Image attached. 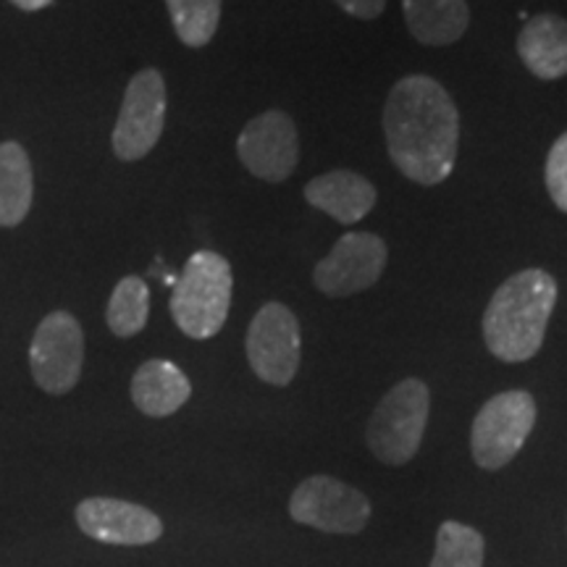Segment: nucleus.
<instances>
[{
  "instance_id": "1a4fd4ad",
  "label": "nucleus",
  "mask_w": 567,
  "mask_h": 567,
  "mask_svg": "<svg viewBox=\"0 0 567 567\" xmlns=\"http://www.w3.org/2000/svg\"><path fill=\"white\" fill-rule=\"evenodd\" d=\"M289 515L300 526L323 534H360L371 517V502L363 492L331 476H310L295 488Z\"/></svg>"
},
{
  "instance_id": "f8f14e48",
  "label": "nucleus",
  "mask_w": 567,
  "mask_h": 567,
  "mask_svg": "<svg viewBox=\"0 0 567 567\" xmlns=\"http://www.w3.org/2000/svg\"><path fill=\"white\" fill-rule=\"evenodd\" d=\"M74 515L84 536L113 547H145L163 536L161 517L137 502L90 496L76 505Z\"/></svg>"
},
{
  "instance_id": "dca6fc26",
  "label": "nucleus",
  "mask_w": 567,
  "mask_h": 567,
  "mask_svg": "<svg viewBox=\"0 0 567 567\" xmlns=\"http://www.w3.org/2000/svg\"><path fill=\"white\" fill-rule=\"evenodd\" d=\"M408 30L423 45H452L467 32L465 0H402Z\"/></svg>"
},
{
  "instance_id": "4468645a",
  "label": "nucleus",
  "mask_w": 567,
  "mask_h": 567,
  "mask_svg": "<svg viewBox=\"0 0 567 567\" xmlns=\"http://www.w3.org/2000/svg\"><path fill=\"white\" fill-rule=\"evenodd\" d=\"M193 384L172 360H147L132 379V400L140 413L151 417H168L187 405Z\"/></svg>"
},
{
  "instance_id": "aec40b11",
  "label": "nucleus",
  "mask_w": 567,
  "mask_h": 567,
  "mask_svg": "<svg viewBox=\"0 0 567 567\" xmlns=\"http://www.w3.org/2000/svg\"><path fill=\"white\" fill-rule=\"evenodd\" d=\"M166 6L184 45H208L221 21V0H166Z\"/></svg>"
},
{
  "instance_id": "5701e85b",
  "label": "nucleus",
  "mask_w": 567,
  "mask_h": 567,
  "mask_svg": "<svg viewBox=\"0 0 567 567\" xmlns=\"http://www.w3.org/2000/svg\"><path fill=\"white\" fill-rule=\"evenodd\" d=\"M13 6L21 11H42L53 3V0H11Z\"/></svg>"
},
{
  "instance_id": "ddd939ff",
  "label": "nucleus",
  "mask_w": 567,
  "mask_h": 567,
  "mask_svg": "<svg viewBox=\"0 0 567 567\" xmlns=\"http://www.w3.org/2000/svg\"><path fill=\"white\" fill-rule=\"evenodd\" d=\"M375 197L379 193H375L373 184L365 176L347 172V168L321 174L305 184V200L339 224L363 221L373 210Z\"/></svg>"
},
{
  "instance_id": "6ab92c4d",
  "label": "nucleus",
  "mask_w": 567,
  "mask_h": 567,
  "mask_svg": "<svg viewBox=\"0 0 567 567\" xmlns=\"http://www.w3.org/2000/svg\"><path fill=\"white\" fill-rule=\"evenodd\" d=\"M486 542L481 530L457 520H444L436 534L431 567H484Z\"/></svg>"
},
{
  "instance_id": "9d476101",
  "label": "nucleus",
  "mask_w": 567,
  "mask_h": 567,
  "mask_svg": "<svg viewBox=\"0 0 567 567\" xmlns=\"http://www.w3.org/2000/svg\"><path fill=\"white\" fill-rule=\"evenodd\" d=\"M386 245L379 234L350 231L337 239L313 271V284L326 297H350L371 289L386 266Z\"/></svg>"
},
{
  "instance_id": "0eeeda50",
  "label": "nucleus",
  "mask_w": 567,
  "mask_h": 567,
  "mask_svg": "<svg viewBox=\"0 0 567 567\" xmlns=\"http://www.w3.org/2000/svg\"><path fill=\"white\" fill-rule=\"evenodd\" d=\"M166 82L161 71L142 69L132 76L111 137L118 161H140L158 145L166 126Z\"/></svg>"
},
{
  "instance_id": "423d86ee",
  "label": "nucleus",
  "mask_w": 567,
  "mask_h": 567,
  "mask_svg": "<svg viewBox=\"0 0 567 567\" xmlns=\"http://www.w3.org/2000/svg\"><path fill=\"white\" fill-rule=\"evenodd\" d=\"M247 360L252 373L271 386L292 384L302 358L297 316L287 305L266 302L247 329Z\"/></svg>"
},
{
  "instance_id": "20e7f679",
  "label": "nucleus",
  "mask_w": 567,
  "mask_h": 567,
  "mask_svg": "<svg viewBox=\"0 0 567 567\" xmlns=\"http://www.w3.org/2000/svg\"><path fill=\"white\" fill-rule=\"evenodd\" d=\"M431 394L421 379H405L381 396L368 421V446L384 465H405L421 450Z\"/></svg>"
},
{
  "instance_id": "f257e3e1",
  "label": "nucleus",
  "mask_w": 567,
  "mask_h": 567,
  "mask_svg": "<svg viewBox=\"0 0 567 567\" xmlns=\"http://www.w3.org/2000/svg\"><path fill=\"white\" fill-rule=\"evenodd\" d=\"M384 137L396 172L434 187L446 182L457 161L460 113L434 76H402L384 105Z\"/></svg>"
},
{
  "instance_id": "9b49d317",
  "label": "nucleus",
  "mask_w": 567,
  "mask_h": 567,
  "mask_svg": "<svg viewBox=\"0 0 567 567\" xmlns=\"http://www.w3.org/2000/svg\"><path fill=\"white\" fill-rule=\"evenodd\" d=\"M237 155L247 172L258 179H289L300 161V137L292 116L284 111H266L255 116L239 134Z\"/></svg>"
},
{
  "instance_id": "412c9836",
  "label": "nucleus",
  "mask_w": 567,
  "mask_h": 567,
  "mask_svg": "<svg viewBox=\"0 0 567 567\" xmlns=\"http://www.w3.org/2000/svg\"><path fill=\"white\" fill-rule=\"evenodd\" d=\"M547 189L551 203L567 213V132L559 137L547 155Z\"/></svg>"
},
{
  "instance_id": "39448f33",
  "label": "nucleus",
  "mask_w": 567,
  "mask_h": 567,
  "mask_svg": "<svg viewBox=\"0 0 567 567\" xmlns=\"http://www.w3.org/2000/svg\"><path fill=\"white\" fill-rule=\"evenodd\" d=\"M536 425V402L523 389L492 396L471 429V452L478 467L499 471L515 460Z\"/></svg>"
},
{
  "instance_id": "4be33fe9",
  "label": "nucleus",
  "mask_w": 567,
  "mask_h": 567,
  "mask_svg": "<svg viewBox=\"0 0 567 567\" xmlns=\"http://www.w3.org/2000/svg\"><path fill=\"white\" fill-rule=\"evenodd\" d=\"M339 9L350 13L354 19H363V21H371L375 17H381L384 13V6L386 0H334Z\"/></svg>"
},
{
  "instance_id": "f3484780",
  "label": "nucleus",
  "mask_w": 567,
  "mask_h": 567,
  "mask_svg": "<svg viewBox=\"0 0 567 567\" xmlns=\"http://www.w3.org/2000/svg\"><path fill=\"white\" fill-rule=\"evenodd\" d=\"M34 197L32 163L19 142H0V226L27 218Z\"/></svg>"
},
{
  "instance_id": "6e6552de",
  "label": "nucleus",
  "mask_w": 567,
  "mask_h": 567,
  "mask_svg": "<svg viewBox=\"0 0 567 567\" xmlns=\"http://www.w3.org/2000/svg\"><path fill=\"white\" fill-rule=\"evenodd\" d=\"M84 365L82 326L66 310L42 318L30 347L32 379L42 392L66 394L76 386Z\"/></svg>"
},
{
  "instance_id": "f03ea898",
  "label": "nucleus",
  "mask_w": 567,
  "mask_h": 567,
  "mask_svg": "<svg viewBox=\"0 0 567 567\" xmlns=\"http://www.w3.org/2000/svg\"><path fill=\"white\" fill-rule=\"evenodd\" d=\"M557 305V281L542 268L509 276L484 313V342L505 363H526L542 350Z\"/></svg>"
},
{
  "instance_id": "7ed1b4c3",
  "label": "nucleus",
  "mask_w": 567,
  "mask_h": 567,
  "mask_svg": "<svg viewBox=\"0 0 567 567\" xmlns=\"http://www.w3.org/2000/svg\"><path fill=\"white\" fill-rule=\"evenodd\" d=\"M231 292L234 276L229 260L213 250H197L174 284L168 302L174 323L189 339L216 337L229 318Z\"/></svg>"
},
{
  "instance_id": "a211bd4d",
  "label": "nucleus",
  "mask_w": 567,
  "mask_h": 567,
  "mask_svg": "<svg viewBox=\"0 0 567 567\" xmlns=\"http://www.w3.org/2000/svg\"><path fill=\"white\" fill-rule=\"evenodd\" d=\"M151 318V287L140 276H126L113 289L109 308H105V321L116 337L130 339L137 337Z\"/></svg>"
},
{
  "instance_id": "2eb2a0df",
  "label": "nucleus",
  "mask_w": 567,
  "mask_h": 567,
  "mask_svg": "<svg viewBox=\"0 0 567 567\" xmlns=\"http://www.w3.org/2000/svg\"><path fill=\"white\" fill-rule=\"evenodd\" d=\"M517 53L538 80H559L567 74V21L557 13L530 17L517 38Z\"/></svg>"
}]
</instances>
